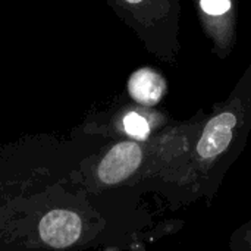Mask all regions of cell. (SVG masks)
<instances>
[{"label": "cell", "instance_id": "cell-1", "mask_svg": "<svg viewBox=\"0 0 251 251\" xmlns=\"http://www.w3.org/2000/svg\"><path fill=\"white\" fill-rule=\"evenodd\" d=\"M251 134V59L228 97L206 113L191 149V178L196 199L207 206L232 165L243 154Z\"/></svg>", "mask_w": 251, "mask_h": 251}, {"label": "cell", "instance_id": "cell-2", "mask_svg": "<svg viewBox=\"0 0 251 251\" xmlns=\"http://www.w3.org/2000/svg\"><path fill=\"white\" fill-rule=\"evenodd\" d=\"M115 15L159 60L175 65L181 51L179 0H106Z\"/></svg>", "mask_w": 251, "mask_h": 251}, {"label": "cell", "instance_id": "cell-3", "mask_svg": "<svg viewBox=\"0 0 251 251\" xmlns=\"http://www.w3.org/2000/svg\"><path fill=\"white\" fill-rule=\"evenodd\" d=\"M174 121L160 107H147L128 100L106 112L90 116L82 128L104 138L146 141L162 132Z\"/></svg>", "mask_w": 251, "mask_h": 251}, {"label": "cell", "instance_id": "cell-4", "mask_svg": "<svg viewBox=\"0 0 251 251\" xmlns=\"http://www.w3.org/2000/svg\"><path fill=\"white\" fill-rule=\"evenodd\" d=\"M203 34L212 44V53L228 59L237 44L240 1L238 0H193Z\"/></svg>", "mask_w": 251, "mask_h": 251}, {"label": "cell", "instance_id": "cell-5", "mask_svg": "<svg viewBox=\"0 0 251 251\" xmlns=\"http://www.w3.org/2000/svg\"><path fill=\"white\" fill-rule=\"evenodd\" d=\"M168 90L169 85L163 74L151 66L135 69L126 81L128 99L147 107H159L168 96Z\"/></svg>", "mask_w": 251, "mask_h": 251}, {"label": "cell", "instance_id": "cell-6", "mask_svg": "<svg viewBox=\"0 0 251 251\" xmlns=\"http://www.w3.org/2000/svg\"><path fill=\"white\" fill-rule=\"evenodd\" d=\"M228 247L231 251H251V219L231 234Z\"/></svg>", "mask_w": 251, "mask_h": 251}]
</instances>
